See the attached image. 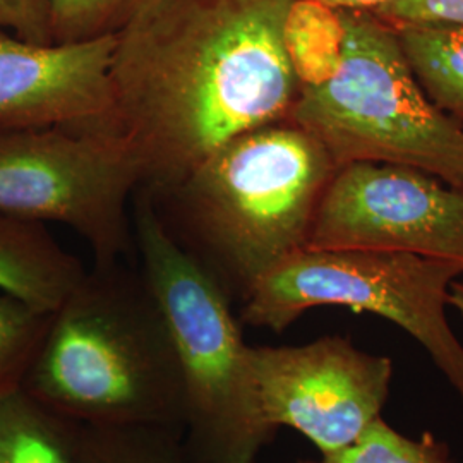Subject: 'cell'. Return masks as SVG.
Returning a JSON list of instances; mask_svg holds the SVG:
<instances>
[{"instance_id": "cell-20", "label": "cell", "mask_w": 463, "mask_h": 463, "mask_svg": "<svg viewBox=\"0 0 463 463\" xmlns=\"http://www.w3.org/2000/svg\"><path fill=\"white\" fill-rule=\"evenodd\" d=\"M0 28L32 43H53L50 0H0Z\"/></svg>"}, {"instance_id": "cell-12", "label": "cell", "mask_w": 463, "mask_h": 463, "mask_svg": "<svg viewBox=\"0 0 463 463\" xmlns=\"http://www.w3.org/2000/svg\"><path fill=\"white\" fill-rule=\"evenodd\" d=\"M0 463H74V422L21 386L0 395Z\"/></svg>"}, {"instance_id": "cell-11", "label": "cell", "mask_w": 463, "mask_h": 463, "mask_svg": "<svg viewBox=\"0 0 463 463\" xmlns=\"http://www.w3.org/2000/svg\"><path fill=\"white\" fill-rule=\"evenodd\" d=\"M84 275L83 263L53 239L45 223L0 212V292L53 313Z\"/></svg>"}, {"instance_id": "cell-10", "label": "cell", "mask_w": 463, "mask_h": 463, "mask_svg": "<svg viewBox=\"0 0 463 463\" xmlns=\"http://www.w3.org/2000/svg\"><path fill=\"white\" fill-rule=\"evenodd\" d=\"M116 42L103 36L38 45L0 28V128L114 133Z\"/></svg>"}, {"instance_id": "cell-17", "label": "cell", "mask_w": 463, "mask_h": 463, "mask_svg": "<svg viewBox=\"0 0 463 463\" xmlns=\"http://www.w3.org/2000/svg\"><path fill=\"white\" fill-rule=\"evenodd\" d=\"M323 463H451L449 447L426 430L409 438L376 419L350 447L321 457Z\"/></svg>"}, {"instance_id": "cell-16", "label": "cell", "mask_w": 463, "mask_h": 463, "mask_svg": "<svg viewBox=\"0 0 463 463\" xmlns=\"http://www.w3.org/2000/svg\"><path fill=\"white\" fill-rule=\"evenodd\" d=\"M164 0H50L53 43L117 36Z\"/></svg>"}, {"instance_id": "cell-7", "label": "cell", "mask_w": 463, "mask_h": 463, "mask_svg": "<svg viewBox=\"0 0 463 463\" xmlns=\"http://www.w3.org/2000/svg\"><path fill=\"white\" fill-rule=\"evenodd\" d=\"M141 168L114 133L0 128V212L80 233L95 265L120 263L131 241L128 208Z\"/></svg>"}, {"instance_id": "cell-8", "label": "cell", "mask_w": 463, "mask_h": 463, "mask_svg": "<svg viewBox=\"0 0 463 463\" xmlns=\"http://www.w3.org/2000/svg\"><path fill=\"white\" fill-rule=\"evenodd\" d=\"M266 422L298 430L321 457L354 445L390 397L393 361L328 335L304 345L250 347Z\"/></svg>"}, {"instance_id": "cell-22", "label": "cell", "mask_w": 463, "mask_h": 463, "mask_svg": "<svg viewBox=\"0 0 463 463\" xmlns=\"http://www.w3.org/2000/svg\"><path fill=\"white\" fill-rule=\"evenodd\" d=\"M448 306L453 307L463 319V280L457 279L449 287V298H448Z\"/></svg>"}, {"instance_id": "cell-21", "label": "cell", "mask_w": 463, "mask_h": 463, "mask_svg": "<svg viewBox=\"0 0 463 463\" xmlns=\"http://www.w3.org/2000/svg\"><path fill=\"white\" fill-rule=\"evenodd\" d=\"M338 9H373L384 0H323Z\"/></svg>"}, {"instance_id": "cell-3", "label": "cell", "mask_w": 463, "mask_h": 463, "mask_svg": "<svg viewBox=\"0 0 463 463\" xmlns=\"http://www.w3.org/2000/svg\"><path fill=\"white\" fill-rule=\"evenodd\" d=\"M21 388L78 424L181 430V365L143 273L95 265L52 313Z\"/></svg>"}, {"instance_id": "cell-23", "label": "cell", "mask_w": 463, "mask_h": 463, "mask_svg": "<svg viewBox=\"0 0 463 463\" xmlns=\"http://www.w3.org/2000/svg\"><path fill=\"white\" fill-rule=\"evenodd\" d=\"M296 463H323L321 460L319 462H316V460H298V462Z\"/></svg>"}, {"instance_id": "cell-18", "label": "cell", "mask_w": 463, "mask_h": 463, "mask_svg": "<svg viewBox=\"0 0 463 463\" xmlns=\"http://www.w3.org/2000/svg\"><path fill=\"white\" fill-rule=\"evenodd\" d=\"M50 319L52 313L0 292V395L21 386Z\"/></svg>"}, {"instance_id": "cell-5", "label": "cell", "mask_w": 463, "mask_h": 463, "mask_svg": "<svg viewBox=\"0 0 463 463\" xmlns=\"http://www.w3.org/2000/svg\"><path fill=\"white\" fill-rule=\"evenodd\" d=\"M344 59L326 83L300 88L288 120L336 166H412L463 185V124L424 93L395 30L367 9H340Z\"/></svg>"}, {"instance_id": "cell-9", "label": "cell", "mask_w": 463, "mask_h": 463, "mask_svg": "<svg viewBox=\"0 0 463 463\" xmlns=\"http://www.w3.org/2000/svg\"><path fill=\"white\" fill-rule=\"evenodd\" d=\"M306 248L400 250L463 268V185L412 166H338Z\"/></svg>"}, {"instance_id": "cell-15", "label": "cell", "mask_w": 463, "mask_h": 463, "mask_svg": "<svg viewBox=\"0 0 463 463\" xmlns=\"http://www.w3.org/2000/svg\"><path fill=\"white\" fill-rule=\"evenodd\" d=\"M74 463H194L181 430L74 422Z\"/></svg>"}, {"instance_id": "cell-1", "label": "cell", "mask_w": 463, "mask_h": 463, "mask_svg": "<svg viewBox=\"0 0 463 463\" xmlns=\"http://www.w3.org/2000/svg\"><path fill=\"white\" fill-rule=\"evenodd\" d=\"M292 0H164L117 34L112 129L158 196L233 137L285 120L300 91L283 45Z\"/></svg>"}, {"instance_id": "cell-4", "label": "cell", "mask_w": 463, "mask_h": 463, "mask_svg": "<svg viewBox=\"0 0 463 463\" xmlns=\"http://www.w3.org/2000/svg\"><path fill=\"white\" fill-rule=\"evenodd\" d=\"M134 239L181 365L184 443L193 462H260L277 430L261 412L231 296L168 231L148 191L134 208Z\"/></svg>"}, {"instance_id": "cell-6", "label": "cell", "mask_w": 463, "mask_h": 463, "mask_svg": "<svg viewBox=\"0 0 463 463\" xmlns=\"http://www.w3.org/2000/svg\"><path fill=\"white\" fill-rule=\"evenodd\" d=\"M463 268L400 250L304 248L252 285L241 321L281 331L316 307L380 316L409 333L463 402V344L449 326V287Z\"/></svg>"}, {"instance_id": "cell-2", "label": "cell", "mask_w": 463, "mask_h": 463, "mask_svg": "<svg viewBox=\"0 0 463 463\" xmlns=\"http://www.w3.org/2000/svg\"><path fill=\"white\" fill-rule=\"evenodd\" d=\"M336 164L288 118L233 137L155 198L168 231L225 292L244 300L266 271L307 246Z\"/></svg>"}, {"instance_id": "cell-14", "label": "cell", "mask_w": 463, "mask_h": 463, "mask_svg": "<svg viewBox=\"0 0 463 463\" xmlns=\"http://www.w3.org/2000/svg\"><path fill=\"white\" fill-rule=\"evenodd\" d=\"M392 28L424 93L447 116L463 124V28L419 24Z\"/></svg>"}, {"instance_id": "cell-19", "label": "cell", "mask_w": 463, "mask_h": 463, "mask_svg": "<svg viewBox=\"0 0 463 463\" xmlns=\"http://www.w3.org/2000/svg\"><path fill=\"white\" fill-rule=\"evenodd\" d=\"M367 11L392 26L419 24L463 28V0H384Z\"/></svg>"}, {"instance_id": "cell-13", "label": "cell", "mask_w": 463, "mask_h": 463, "mask_svg": "<svg viewBox=\"0 0 463 463\" xmlns=\"http://www.w3.org/2000/svg\"><path fill=\"white\" fill-rule=\"evenodd\" d=\"M283 45L300 88L326 83L345 50L340 9L323 0H292L283 24Z\"/></svg>"}]
</instances>
